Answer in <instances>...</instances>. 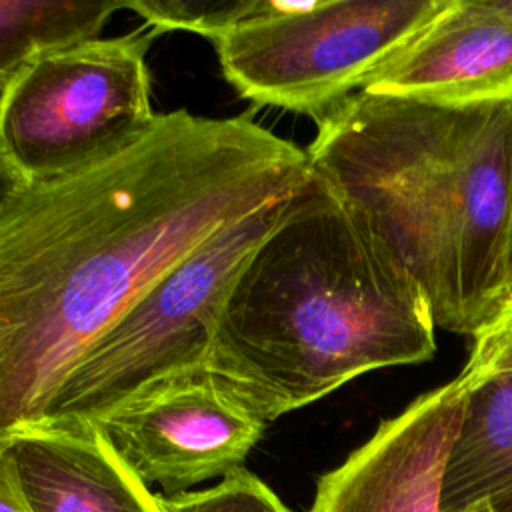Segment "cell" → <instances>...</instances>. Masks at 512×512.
Instances as JSON below:
<instances>
[{"label":"cell","mask_w":512,"mask_h":512,"mask_svg":"<svg viewBox=\"0 0 512 512\" xmlns=\"http://www.w3.org/2000/svg\"><path fill=\"white\" fill-rule=\"evenodd\" d=\"M310 174L306 150L246 114L174 110L120 152L28 184L0 216V442L42 422L70 366L154 280Z\"/></svg>","instance_id":"obj_1"},{"label":"cell","mask_w":512,"mask_h":512,"mask_svg":"<svg viewBox=\"0 0 512 512\" xmlns=\"http://www.w3.org/2000/svg\"><path fill=\"white\" fill-rule=\"evenodd\" d=\"M162 512H290L252 472L238 468L216 486L172 496L156 494Z\"/></svg>","instance_id":"obj_14"},{"label":"cell","mask_w":512,"mask_h":512,"mask_svg":"<svg viewBox=\"0 0 512 512\" xmlns=\"http://www.w3.org/2000/svg\"><path fill=\"white\" fill-rule=\"evenodd\" d=\"M460 376L496 378L512 386V292L490 322L472 336L470 358Z\"/></svg>","instance_id":"obj_15"},{"label":"cell","mask_w":512,"mask_h":512,"mask_svg":"<svg viewBox=\"0 0 512 512\" xmlns=\"http://www.w3.org/2000/svg\"><path fill=\"white\" fill-rule=\"evenodd\" d=\"M362 90L444 106L512 100V6L448 0Z\"/></svg>","instance_id":"obj_9"},{"label":"cell","mask_w":512,"mask_h":512,"mask_svg":"<svg viewBox=\"0 0 512 512\" xmlns=\"http://www.w3.org/2000/svg\"><path fill=\"white\" fill-rule=\"evenodd\" d=\"M434 352L420 286L312 172L234 282L206 368L270 424Z\"/></svg>","instance_id":"obj_3"},{"label":"cell","mask_w":512,"mask_h":512,"mask_svg":"<svg viewBox=\"0 0 512 512\" xmlns=\"http://www.w3.org/2000/svg\"><path fill=\"white\" fill-rule=\"evenodd\" d=\"M0 452L30 512H162L92 426H32Z\"/></svg>","instance_id":"obj_10"},{"label":"cell","mask_w":512,"mask_h":512,"mask_svg":"<svg viewBox=\"0 0 512 512\" xmlns=\"http://www.w3.org/2000/svg\"><path fill=\"white\" fill-rule=\"evenodd\" d=\"M120 0H0V90L36 56L100 38Z\"/></svg>","instance_id":"obj_12"},{"label":"cell","mask_w":512,"mask_h":512,"mask_svg":"<svg viewBox=\"0 0 512 512\" xmlns=\"http://www.w3.org/2000/svg\"><path fill=\"white\" fill-rule=\"evenodd\" d=\"M448 0L276 2L212 44L226 82L252 106L316 124L360 92Z\"/></svg>","instance_id":"obj_5"},{"label":"cell","mask_w":512,"mask_h":512,"mask_svg":"<svg viewBox=\"0 0 512 512\" xmlns=\"http://www.w3.org/2000/svg\"><path fill=\"white\" fill-rule=\"evenodd\" d=\"M130 32L36 56L0 90V148L28 184L68 176L150 130L148 48Z\"/></svg>","instance_id":"obj_6"},{"label":"cell","mask_w":512,"mask_h":512,"mask_svg":"<svg viewBox=\"0 0 512 512\" xmlns=\"http://www.w3.org/2000/svg\"><path fill=\"white\" fill-rule=\"evenodd\" d=\"M292 196L226 224L154 280L70 366L38 426H90L144 388L204 368L234 282Z\"/></svg>","instance_id":"obj_4"},{"label":"cell","mask_w":512,"mask_h":512,"mask_svg":"<svg viewBox=\"0 0 512 512\" xmlns=\"http://www.w3.org/2000/svg\"><path fill=\"white\" fill-rule=\"evenodd\" d=\"M264 0H130L136 12L156 32L186 30L212 42L262 8Z\"/></svg>","instance_id":"obj_13"},{"label":"cell","mask_w":512,"mask_h":512,"mask_svg":"<svg viewBox=\"0 0 512 512\" xmlns=\"http://www.w3.org/2000/svg\"><path fill=\"white\" fill-rule=\"evenodd\" d=\"M26 186V178L14 168V164L0 148V216L24 192Z\"/></svg>","instance_id":"obj_16"},{"label":"cell","mask_w":512,"mask_h":512,"mask_svg":"<svg viewBox=\"0 0 512 512\" xmlns=\"http://www.w3.org/2000/svg\"><path fill=\"white\" fill-rule=\"evenodd\" d=\"M464 382L468 392L442 470L440 512H468L478 504L512 512V386L496 378Z\"/></svg>","instance_id":"obj_11"},{"label":"cell","mask_w":512,"mask_h":512,"mask_svg":"<svg viewBox=\"0 0 512 512\" xmlns=\"http://www.w3.org/2000/svg\"><path fill=\"white\" fill-rule=\"evenodd\" d=\"M468 512H494V510H492V506H490V504H478V506L470 508Z\"/></svg>","instance_id":"obj_18"},{"label":"cell","mask_w":512,"mask_h":512,"mask_svg":"<svg viewBox=\"0 0 512 512\" xmlns=\"http://www.w3.org/2000/svg\"><path fill=\"white\" fill-rule=\"evenodd\" d=\"M90 426L136 478L172 496L242 468L268 424L204 366L144 388Z\"/></svg>","instance_id":"obj_7"},{"label":"cell","mask_w":512,"mask_h":512,"mask_svg":"<svg viewBox=\"0 0 512 512\" xmlns=\"http://www.w3.org/2000/svg\"><path fill=\"white\" fill-rule=\"evenodd\" d=\"M0 512H30L0 452Z\"/></svg>","instance_id":"obj_17"},{"label":"cell","mask_w":512,"mask_h":512,"mask_svg":"<svg viewBox=\"0 0 512 512\" xmlns=\"http://www.w3.org/2000/svg\"><path fill=\"white\" fill-rule=\"evenodd\" d=\"M306 148L312 172L474 336L512 292V100L444 106L356 92Z\"/></svg>","instance_id":"obj_2"},{"label":"cell","mask_w":512,"mask_h":512,"mask_svg":"<svg viewBox=\"0 0 512 512\" xmlns=\"http://www.w3.org/2000/svg\"><path fill=\"white\" fill-rule=\"evenodd\" d=\"M468 386L462 376L418 396L316 486L310 512H440V484Z\"/></svg>","instance_id":"obj_8"},{"label":"cell","mask_w":512,"mask_h":512,"mask_svg":"<svg viewBox=\"0 0 512 512\" xmlns=\"http://www.w3.org/2000/svg\"><path fill=\"white\" fill-rule=\"evenodd\" d=\"M508 4H510V6H512V0H508Z\"/></svg>","instance_id":"obj_19"}]
</instances>
